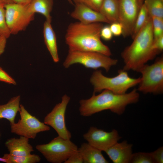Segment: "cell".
I'll use <instances>...</instances> for the list:
<instances>
[{
  "instance_id": "37",
  "label": "cell",
  "mask_w": 163,
  "mask_h": 163,
  "mask_svg": "<svg viewBox=\"0 0 163 163\" xmlns=\"http://www.w3.org/2000/svg\"><path fill=\"white\" fill-rule=\"evenodd\" d=\"M0 161L3 162H5L6 163H8V161L5 158H4L3 157H0Z\"/></svg>"
},
{
  "instance_id": "33",
  "label": "cell",
  "mask_w": 163,
  "mask_h": 163,
  "mask_svg": "<svg viewBox=\"0 0 163 163\" xmlns=\"http://www.w3.org/2000/svg\"><path fill=\"white\" fill-rule=\"evenodd\" d=\"M109 27L113 35L119 36L122 34V27L119 22L112 23Z\"/></svg>"
},
{
  "instance_id": "15",
  "label": "cell",
  "mask_w": 163,
  "mask_h": 163,
  "mask_svg": "<svg viewBox=\"0 0 163 163\" xmlns=\"http://www.w3.org/2000/svg\"><path fill=\"white\" fill-rule=\"evenodd\" d=\"M29 141V138L20 136L19 138L14 137L8 139L5 145L9 154L17 156H25L31 154L34 151Z\"/></svg>"
},
{
  "instance_id": "29",
  "label": "cell",
  "mask_w": 163,
  "mask_h": 163,
  "mask_svg": "<svg viewBox=\"0 0 163 163\" xmlns=\"http://www.w3.org/2000/svg\"><path fill=\"white\" fill-rule=\"evenodd\" d=\"M154 163H163V147H161L151 152Z\"/></svg>"
},
{
  "instance_id": "36",
  "label": "cell",
  "mask_w": 163,
  "mask_h": 163,
  "mask_svg": "<svg viewBox=\"0 0 163 163\" xmlns=\"http://www.w3.org/2000/svg\"><path fill=\"white\" fill-rule=\"evenodd\" d=\"M9 0H0V3L5 4L8 3Z\"/></svg>"
},
{
  "instance_id": "10",
  "label": "cell",
  "mask_w": 163,
  "mask_h": 163,
  "mask_svg": "<svg viewBox=\"0 0 163 163\" xmlns=\"http://www.w3.org/2000/svg\"><path fill=\"white\" fill-rule=\"evenodd\" d=\"M118 22L122 26L124 37L131 36L144 0H118Z\"/></svg>"
},
{
  "instance_id": "7",
  "label": "cell",
  "mask_w": 163,
  "mask_h": 163,
  "mask_svg": "<svg viewBox=\"0 0 163 163\" xmlns=\"http://www.w3.org/2000/svg\"><path fill=\"white\" fill-rule=\"evenodd\" d=\"M36 148L48 161L52 163H64L78 149L77 146L70 139L59 136L47 144L37 145Z\"/></svg>"
},
{
  "instance_id": "23",
  "label": "cell",
  "mask_w": 163,
  "mask_h": 163,
  "mask_svg": "<svg viewBox=\"0 0 163 163\" xmlns=\"http://www.w3.org/2000/svg\"><path fill=\"white\" fill-rule=\"evenodd\" d=\"M149 16L146 8L144 3L136 19L131 35L133 39L145 25Z\"/></svg>"
},
{
  "instance_id": "2",
  "label": "cell",
  "mask_w": 163,
  "mask_h": 163,
  "mask_svg": "<svg viewBox=\"0 0 163 163\" xmlns=\"http://www.w3.org/2000/svg\"><path fill=\"white\" fill-rule=\"evenodd\" d=\"M137 89L123 94H115L104 90L98 95L93 93L89 99L79 101V111L83 117L90 116L95 113L109 110L118 115L123 114L129 105L136 104L139 99V94Z\"/></svg>"
},
{
  "instance_id": "5",
  "label": "cell",
  "mask_w": 163,
  "mask_h": 163,
  "mask_svg": "<svg viewBox=\"0 0 163 163\" xmlns=\"http://www.w3.org/2000/svg\"><path fill=\"white\" fill-rule=\"evenodd\" d=\"M138 72L141 74L137 90L144 94H161L163 92V58H157L151 65L145 64Z\"/></svg>"
},
{
  "instance_id": "19",
  "label": "cell",
  "mask_w": 163,
  "mask_h": 163,
  "mask_svg": "<svg viewBox=\"0 0 163 163\" xmlns=\"http://www.w3.org/2000/svg\"><path fill=\"white\" fill-rule=\"evenodd\" d=\"M53 5V0H32L27 5V9L30 13L40 14L45 17L46 20L51 21L50 13Z\"/></svg>"
},
{
  "instance_id": "24",
  "label": "cell",
  "mask_w": 163,
  "mask_h": 163,
  "mask_svg": "<svg viewBox=\"0 0 163 163\" xmlns=\"http://www.w3.org/2000/svg\"><path fill=\"white\" fill-rule=\"evenodd\" d=\"M11 34L6 21L4 4L0 3V36L7 39Z\"/></svg>"
},
{
  "instance_id": "14",
  "label": "cell",
  "mask_w": 163,
  "mask_h": 163,
  "mask_svg": "<svg viewBox=\"0 0 163 163\" xmlns=\"http://www.w3.org/2000/svg\"><path fill=\"white\" fill-rule=\"evenodd\" d=\"M132 146L124 140L116 143L105 152L114 163H129L133 154Z\"/></svg>"
},
{
  "instance_id": "27",
  "label": "cell",
  "mask_w": 163,
  "mask_h": 163,
  "mask_svg": "<svg viewBox=\"0 0 163 163\" xmlns=\"http://www.w3.org/2000/svg\"><path fill=\"white\" fill-rule=\"evenodd\" d=\"M104 0H72L75 4H83L99 12Z\"/></svg>"
},
{
  "instance_id": "18",
  "label": "cell",
  "mask_w": 163,
  "mask_h": 163,
  "mask_svg": "<svg viewBox=\"0 0 163 163\" xmlns=\"http://www.w3.org/2000/svg\"><path fill=\"white\" fill-rule=\"evenodd\" d=\"M20 96L11 98L6 104L0 105V119H7L10 123H15V119L20 110Z\"/></svg>"
},
{
  "instance_id": "25",
  "label": "cell",
  "mask_w": 163,
  "mask_h": 163,
  "mask_svg": "<svg viewBox=\"0 0 163 163\" xmlns=\"http://www.w3.org/2000/svg\"><path fill=\"white\" fill-rule=\"evenodd\" d=\"M130 163H154L151 152H138L133 153Z\"/></svg>"
},
{
  "instance_id": "12",
  "label": "cell",
  "mask_w": 163,
  "mask_h": 163,
  "mask_svg": "<svg viewBox=\"0 0 163 163\" xmlns=\"http://www.w3.org/2000/svg\"><path fill=\"white\" fill-rule=\"evenodd\" d=\"M83 137L89 144L104 152L121 138L116 129L107 132L94 126L91 127Z\"/></svg>"
},
{
  "instance_id": "3",
  "label": "cell",
  "mask_w": 163,
  "mask_h": 163,
  "mask_svg": "<svg viewBox=\"0 0 163 163\" xmlns=\"http://www.w3.org/2000/svg\"><path fill=\"white\" fill-rule=\"evenodd\" d=\"M133 39L132 43L121 53L124 63L123 69L138 72L142 66L157 55L152 49L154 37L151 16Z\"/></svg>"
},
{
  "instance_id": "17",
  "label": "cell",
  "mask_w": 163,
  "mask_h": 163,
  "mask_svg": "<svg viewBox=\"0 0 163 163\" xmlns=\"http://www.w3.org/2000/svg\"><path fill=\"white\" fill-rule=\"evenodd\" d=\"M78 150L84 163H107L108 161L103 155L102 151L88 142L82 144Z\"/></svg>"
},
{
  "instance_id": "8",
  "label": "cell",
  "mask_w": 163,
  "mask_h": 163,
  "mask_svg": "<svg viewBox=\"0 0 163 163\" xmlns=\"http://www.w3.org/2000/svg\"><path fill=\"white\" fill-rule=\"evenodd\" d=\"M19 112L20 119L17 123H10L12 133L34 139L38 133L50 130L48 125L31 115L22 104H20Z\"/></svg>"
},
{
  "instance_id": "30",
  "label": "cell",
  "mask_w": 163,
  "mask_h": 163,
  "mask_svg": "<svg viewBox=\"0 0 163 163\" xmlns=\"http://www.w3.org/2000/svg\"><path fill=\"white\" fill-rule=\"evenodd\" d=\"M0 81L14 85L17 84L15 80L0 67Z\"/></svg>"
},
{
  "instance_id": "20",
  "label": "cell",
  "mask_w": 163,
  "mask_h": 163,
  "mask_svg": "<svg viewBox=\"0 0 163 163\" xmlns=\"http://www.w3.org/2000/svg\"><path fill=\"white\" fill-rule=\"evenodd\" d=\"M99 12L110 24L118 22V0H104Z\"/></svg>"
},
{
  "instance_id": "1",
  "label": "cell",
  "mask_w": 163,
  "mask_h": 163,
  "mask_svg": "<svg viewBox=\"0 0 163 163\" xmlns=\"http://www.w3.org/2000/svg\"><path fill=\"white\" fill-rule=\"evenodd\" d=\"M103 27L99 22L71 23L65 37L69 50L96 52L110 56L112 54L110 48L101 39L100 32Z\"/></svg>"
},
{
  "instance_id": "13",
  "label": "cell",
  "mask_w": 163,
  "mask_h": 163,
  "mask_svg": "<svg viewBox=\"0 0 163 163\" xmlns=\"http://www.w3.org/2000/svg\"><path fill=\"white\" fill-rule=\"evenodd\" d=\"M74 10L71 13L72 18L82 23L89 24L99 22L110 24L99 12L82 4H75Z\"/></svg>"
},
{
  "instance_id": "34",
  "label": "cell",
  "mask_w": 163,
  "mask_h": 163,
  "mask_svg": "<svg viewBox=\"0 0 163 163\" xmlns=\"http://www.w3.org/2000/svg\"><path fill=\"white\" fill-rule=\"evenodd\" d=\"M7 38L0 36V56L4 52L6 46Z\"/></svg>"
},
{
  "instance_id": "28",
  "label": "cell",
  "mask_w": 163,
  "mask_h": 163,
  "mask_svg": "<svg viewBox=\"0 0 163 163\" xmlns=\"http://www.w3.org/2000/svg\"><path fill=\"white\" fill-rule=\"evenodd\" d=\"M152 49L157 54L162 51L163 50V35L153 40Z\"/></svg>"
},
{
  "instance_id": "38",
  "label": "cell",
  "mask_w": 163,
  "mask_h": 163,
  "mask_svg": "<svg viewBox=\"0 0 163 163\" xmlns=\"http://www.w3.org/2000/svg\"><path fill=\"white\" fill-rule=\"evenodd\" d=\"M69 3L72 5H73V2L72 1V0H67Z\"/></svg>"
},
{
  "instance_id": "31",
  "label": "cell",
  "mask_w": 163,
  "mask_h": 163,
  "mask_svg": "<svg viewBox=\"0 0 163 163\" xmlns=\"http://www.w3.org/2000/svg\"><path fill=\"white\" fill-rule=\"evenodd\" d=\"M65 163H82V155L78 150L72 154L64 162Z\"/></svg>"
},
{
  "instance_id": "35",
  "label": "cell",
  "mask_w": 163,
  "mask_h": 163,
  "mask_svg": "<svg viewBox=\"0 0 163 163\" xmlns=\"http://www.w3.org/2000/svg\"><path fill=\"white\" fill-rule=\"evenodd\" d=\"M32 1V0H9L8 3H12L28 5Z\"/></svg>"
},
{
  "instance_id": "22",
  "label": "cell",
  "mask_w": 163,
  "mask_h": 163,
  "mask_svg": "<svg viewBox=\"0 0 163 163\" xmlns=\"http://www.w3.org/2000/svg\"><path fill=\"white\" fill-rule=\"evenodd\" d=\"M8 163H37L40 162L41 158L37 155L30 154L22 156H17L9 154H4L2 157Z\"/></svg>"
},
{
  "instance_id": "39",
  "label": "cell",
  "mask_w": 163,
  "mask_h": 163,
  "mask_svg": "<svg viewBox=\"0 0 163 163\" xmlns=\"http://www.w3.org/2000/svg\"><path fill=\"white\" fill-rule=\"evenodd\" d=\"M1 133H0V137H1Z\"/></svg>"
},
{
  "instance_id": "16",
  "label": "cell",
  "mask_w": 163,
  "mask_h": 163,
  "mask_svg": "<svg viewBox=\"0 0 163 163\" xmlns=\"http://www.w3.org/2000/svg\"><path fill=\"white\" fill-rule=\"evenodd\" d=\"M51 22L46 20L44 22L43 34L44 41L53 59L55 62L59 61L56 37L52 28Z\"/></svg>"
},
{
  "instance_id": "26",
  "label": "cell",
  "mask_w": 163,
  "mask_h": 163,
  "mask_svg": "<svg viewBox=\"0 0 163 163\" xmlns=\"http://www.w3.org/2000/svg\"><path fill=\"white\" fill-rule=\"evenodd\" d=\"M154 40L163 35V18L151 17Z\"/></svg>"
},
{
  "instance_id": "11",
  "label": "cell",
  "mask_w": 163,
  "mask_h": 163,
  "mask_svg": "<svg viewBox=\"0 0 163 163\" xmlns=\"http://www.w3.org/2000/svg\"><path fill=\"white\" fill-rule=\"evenodd\" d=\"M70 97L65 94L61 102L57 104L52 111L45 117L44 123L53 128L58 136L66 139H70L72 135L67 129L65 122V113Z\"/></svg>"
},
{
  "instance_id": "21",
  "label": "cell",
  "mask_w": 163,
  "mask_h": 163,
  "mask_svg": "<svg viewBox=\"0 0 163 163\" xmlns=\"http://www.w3.org/2000/svg\"><path fill=\"white\" fill-rule=\"evenodd\" d=\"M144 3L150 16L163 18V0H144Z\"/></svg>"
},
{
  "instance_id": "6",
  "label": "cell",
  "mask_w": 163,
  "mask_h": 163,
  "mask_svg": "<svg viewBox=\"0 0 163 163\" xmlns=\"http://www.w3.org/2000/svg\"><path fill=\"white\" fill-rule=\"evenodd\" d=\"M117 62V59L97 52L69 50L63 66L68 68L73 64L79 63L86 68L95 70L103 68L108 72Z\"/></svg>"
},
{
  "instance_id": "32",
  "label": "cell",
  "mask_w": 163,
  "mask_h": 163,
  "mask_svg": "<svg viewBox=\"0 0 163 163\" xmlns=\"http://www.w3.org/2000/svg\"><path fill=\"white\" fill-rule=\"evenodd\" d=\"M113 35L109 26L103 27L100 32L101 38L105 40H109L112 39Z\"/></svg>"
},
{
  "instance_id": "9",
  "label": "cell",
  "mask_w": 163,
  "mask_h": 163,
  "mask_svg": "<svg viewBox=\"0 0 163 163\" xmlns=\"http://www.w3.org/2000/svg\"><path fill=\"white\" fill-rule=\"evenodd\" d=\"M5 17L11 34L25 30L34 18V14L27 10V5L15 3L4 4Z\"/></svg>"
},
{
  "instance_id": "4",
  "label": "cell",
  "mask_w": 163,
  "mask_h": 163,
  "mask_svg": "<svg viewBox=\"0 0 163 163\" xmlns=\"http://www.w3.org/2000/svg\"><path fill=\"white\" fill-rule=\"evenodd\" d=\"M118 73L116 76L108 77L104 75L101 70L94 71L90 79L93 86V93L107 90L115 94H124L130 88L138 85L140 81V77L131 78L123 69L118 70Z\"/></svg>"
}]
</instances>
